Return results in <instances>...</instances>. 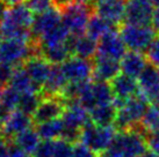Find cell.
Returning <instances> with one entry per match:
<instances>
[{
    "label": "cell",
    "mask_w": 159,
    "mask_h": 157,
    "mask_svg": "<svg viewBox=\"0 0 159 157\" xmlns=\"http://www.w3.org/2000/svg\"><path fill=\"white\" fill-rule=\"evenodd\" d=\"M34 19V13L25 2L9 6V8L6 11L2 22L0 23L1 34L7 39H16L26 43H33L35 42L31 34Z\"/></svg>",
    "instance_id": "1"
},
{
    "label": "cell",
    "mask_w": 159,
    "mask_h": 157,
    "mask_svg": "<svg viewBox=\"0 0 159 157\" xmlns=\"http://www.w3.org/2000/svg\"><path fill=\"white\" fill-rule=\"evenodd\" d=\"M116 134L114 126H98L89 120L81 128L79 141L98 156H102L111 149Z\"/></svg>",
    "instance_id": "2"
},
{
    "label": "cell",
    "mask_w": 159,
    "mask_h": 157,
    "mask_svg": "<svg viewBox=\"0 0 159 157\" xmlns=\"http://www.w3.org/2000/svg\"><path fill=\"white\" fill-rule=\"evenodd\" d=\"M35 54H40L36 42L26 43L16 39L5 38L0 43V64L19 67Z\"/></svg>",
    "instance_id": "3"
},
{
    "label": "cell",
    "mask_w": 159,
    "mask_h": 157,
    "mask_svg": "<svg viewBox=\"0 0 159 157\" xmlns=\"http://www.w3.org/2000/svg\"><path fill=\"white\" fill-rule=\"evenodd\" d=\"M149 103L141 95L125 100L120 109H117V116L115 119L114 127L116 131H128L139 126L142 118L149 108Z\"/></svg>",
    "instance_id": "4"
},
{
    "label": "cell",
    "mask_w": 159,
    "mask_h": 157,
    "mask_svg": "<svg viewBox=\"0 0 159 157\" xmlns=\"http://www.w3.org/2000/svg\"><path fill=\"white\" fill-rule=\"evenodd\" d=\"M62 21L72 36L85 35L89 19L92 18V8L87 4L70 2L59 8Z\"/></svg>",
    "instance_id": "5"
},
{
    "label": "cell",
    "mask_w": 159,
    "mask_h": 157,
    "mask_svg": "<svg viewBox=\"0 0 159 157\" xmlns=\"http://www.w3.org/2000/svg\"><path fill=\"white\" fill-rule=\"evenodd\" d=\"M120 35L127 49L130 51H146L157 37V32L151 26H137L124 23L120 28Z\"/></svg>",
    "instance_id": "6"
},
{
    "label": "cell",
    "mask_w": 159,
    "mask_h": 157,
    "mask_svg": "<svg viewBox=\"0 0 159 157\" xmlns=\"http://www.w3.org/2000/svg\"><path fill=\"white\" fill-rule=\"evenodd\" d=\"M111 149L127 154L133 157H141L148 151L146 135L138 126L133 129L117 132Z\"/></svg>",
    "instance_id": "7"
},
{
    "label": "cell",
    "mask_w": 159,
    "mask_h": 157,
    "mask_svg": "<svg viewBox=\"0 0 159 157\" xmlns=\"http://www.w3.org/2000/svg\"><path fill=\"white\" fill-rule=\"evenodd\" d=\"M139 86V95L151 105L159 106V70L148 64L145 70L137 78Z\"/></svg>",
    "instance_id": "8"
},
{
    "label": "cell",
    "mask_w": 159,
    "mask_h": 157,
    "mask_svg": "<svg viewBox=\"0 0 159 157\" xmlns=\"http://www.w3.org/2000/svg\"><path fill=\"white\" fill-rule=\"evenodd\" d=\"M65 108H66V102L63 97H43L40 105L36 109L35 113L31 117L33 121L36 125H40L45 121L62 118Z\"/></svg>",
    "instance_id": "9"
},
{
    "label": "cell",
    "mask_w": 159,
    "mask_h": 157,
    "mask_svg": "<svg viewBox=\"0 0 159 157\" xmlns=\"http://www.w3.org/2000/svg\"><path fill=\"white\" fill-rule=\"evenodd\" d=\"M61 67L69 82H87L93 78V62L91 60L72 56Z\"/></svg>",
    "instance_id": "10"
},
{
    "label": "cell",
    "mask_w": 159,
    "mask_h": 157,
    "mask_svg": "<svg viewBox=\"0 0 159 157\" xmlns=\"http://www.w3.org/2000/svg\"><path fill=\"white\" fill-rule=\"evenodd\" d=\"M127 53V46L116 30H111L98 42L97 56L121 61Z\"/></svg>",
    "instance_id": "11"
},
{
    "label": "cell",
    "mask_w": 159,
    "mask_h": 157,
    "mask_svg": "<svg viewBox=\"0 0 159 157\" xmlns=\"http://www.w3.org/2000/svg\"><path fill=\"white\" fill-rule=\"evenodd\" d=\"M153 5L151 1L143 0H128L125 5L124 21L129 24L150 26L152 21Z\"/></svg>",
    "instance_id": "12"
},
{
    "label": "cell",
    "mask_w": 159,
    "mask_h": 157,
    "mask_svg": "<svg viewBox=\"0 0 159 157\" xmlns=\"http://www.w3.org/2000/svg\"><path fill=\"white\" fill-rule=\"evenodd\" d=\"M125 0H93L95 14L106 19L111 24H120L124 20Z\"/></svg>",
    "instance_id": "13"
},
{
    "label": "cell",
    "mask_w": 159,
    "mask_h": 157,
    "mask_svg": "<svg viewBox=\"0 0 159 157\" xmlns=\"http://www.w3.org/2000/svg\"><path fill=\"white\" fill-rule=\"evenodd\" d=\"M65 128L73 131H81V128L91 120L89 110L78 100L66 102V108L62 116Z\"/></svg>",
    "instance_id": "14"
},
{
    "label": "cell",
    "mask_w": 159,
    "mask_h": 157,
    "mask_svg": "<svg viewBox=\"0 0 159 157\" xmlns=\"http://www.w3.org/2000/svg\"><path fill=\"white\" fill-rule=\"evenodd\" d=\"M62 22V14L58 7H53L44 13L39 14L35 16L31 26V34L34 40L36 42L40 37H42L48 31L52 30L55 27L61 24Z\"/></svg>",
    "instance_id": "15"
},
{
    "label": "cell",
    "mask_w": 159,
    "mask_h": 157,
    "mask_svg": "<svg viewBox=\"0 0 159 157\" xmlns=\"http://www.w3.org/2000/svg\"><path fill=\"white\" fill-rule=\"evenodd\" d=\"M33 124L34 121L31 116L23 113L20 110H15L7 118V120L1 125L2 134L7 140L12 141L18 134L27 131L28 128H31Z\"/></svg>",
    "instance_id": "16"
},
{
    "label": "cell",
    "mask_w": 159,
    "mask_h": 157,
    "mask_svg": "<svg viewBox=\"0 0 159 157\" xmlns=\"http://www.w3.org/2000/svg\"><path fill=\"white\" fill-rule=\"evenodd\" d=\"M121 74V61L95 56L93 61V80L111 83Z\"/></svg>",
    "instance_id": "17"
},
{
    "label": "cell",
    "mask_w": 159,
    "mask_h": 157,
    "mask_svg": "<svg viewBox=\"0 0 159 157\" xmlns=\"http://www.w3.org/2000/svg\"><path fill=\"white\" fill-rule=\"evenodd\" d=\"M22 66L34 83L40 89H42L43 84L48 80L52 65L45 60L41 54H35L29 58Z\"/></svg>",
    "instance_id": "18"
},
{
    "label": "cell",
    "mask_w": 159,
    "mask_h": 157,
    "mask_svg": "<svg viewBox=\"0 0 159 157\" xmlns=\"http://www.w3.org/2000/svg\"><path fill=\"white\" fill-rule=\"evenodd\" d=\"M114 97L121 100H128L139 95V86L137 78L121 73L111 82Z\"/></svg>",
    "instance_id": "19"
},
{
    "label": "cell",
    "mask_w": 159,
    "mask_h": 157,
    "mask_svg": "<svg viewBox=\"0 0 159 157\" xmlns=\"http://www.w3.org/2000/svg\"><path fill=\"white\" fill-rule=\"evenodd\" d=\"M67 43H69L72 56H75V57L86 59V60H91L92 58L97 56V40L91 38L89 35L71 36Z\"/></svg>",
    "instance_id": "20"
},
{
    "label": "cell",
    "mask_w": 159,
    "mask_h": 157,
    "mask_svg": "<svg viewBox=\"0 0 159 157\" xmlns=\"http://www.w3.org/2000/svg\"><path fill=\"white\" fill-rule=\"evenodd\" d=\"M67 83H69V81L63 73L61 65H52L48 80L45 81V83L41 89V94L43 97L62 96Z\"/></svg>",
    "instance_id": "21"
},
{
    "label": "cell",
    "mask_w": 159,
    "mask_h": 157,
    "mask_svg": "<svg viewBox=\"0 0 159 157\" xmlns=\"http://www.w3.org/2000/svg\"><path fill=\"white\" fill-rule=\"evenodd\" d=\"M148 64L149 61L146 59V56L142 52L129 51L121 60V73L134 78H138Z\"/></svg>",
    "instance_id": "22"
},
{
    "label": "cell",
    "mask_w": 159,
    "mask_h": 157,
    "mask_svg": "<svg viewBox=\"0 0 159 157\" xmlns=\"http://www.w3.org/2000/svg\"><path fill=\"white\" fill-rule=\"evenodd\" d=\"M89 119L98 126H114L115 119L117 116V108L114 103L100 104L94 106L89 111Z\"/></svg>",
    "instance_id": "23"
},
{
    "label": "cell",
    "mask_w": 159,
    "mask_h": 157,
    "mask_svg": "<svg viewBox=\"0 0 159 157\" xmlns=\"http://www.w3.org/2000/svg\"><path fill=\"white\" fill-rule=\"evenodd\" d=\"M9 86L18 92H20L21 95L28 94V92H41V89L34 83L26 70L23 68V66H19L14 68Z\"/></svg>",
    "instance_id": "24"
},
{
    "label": "cell",
    "mask_w": 159,
    "mask_h": 157,
    "mask_svg": "<svg viewBox=\"0 0 159 157\" xmlns=\"http://www.w3.org/2000/svg\"><path fill=\"white\" fill-rule=\"evenodd\" d=\"M71 34L66 26L64 23L58 24L52 30L48 31L47 34L40 37L36 40V44L39 49L40 48H49V46H55V45H61V44H65L69 42L71 37Z\"/></svg>",
    "instance_id": "25"
},
{
    "label": "cell",
    "mask_w": 159,
    "mask_h": 157,
    "mask_svg": "<svg viewBox=\"0 0 159 157\" xmlns=\"http://www.w3.org/2000/svg\"><path fill=\"white\" fill-rule=\"evenodd\" d=\"M39 52L51 65H62L63 62H65L72 54L69 43L49 46V48H40Z\"/></svg>",
    "instance_id": "26"
},
{
    "label": "cell",
    "mask_w": 159,
    "mask_h": 157,
    "mask_svg": "<svg viewBox=\"0 0 159 157\" xmlns=\"http://www.w3.org/2000/svg\"><path fill=\"white\" fill-rule=\"evenodd\" d=\"M12 142H14L25 153L31 156L41 143V136L39 135L36 128H28L27 131L18 134L12 140Z\"/></svg>",
    "instance_id": "27"
},
{
    "label": "cell",
    "mask_w": 159,
    "mask_h": 157,
    "mask_svg": "<svg viewBox=\"0 0 159 157\" xmlns=\"http://www.w3.org/2000/svg\"><path fill=\"white\" fill-rule=\"evenodd\" d=\"M64 129H65V125L62 118L36 125V131L42 140H52L53 141V140L62 139Z\"/></svg>",
    "instance_id": "28"
},
{
    "label": "cell",
    "mask_w": 159,
    "mask_h": 157,
    "mask_svg": "<svg viewBox=\"0 0 159 157\" xmlns=\"http://www.w3.org/2000/svg\"><path fill=\"white\" fill-rule=\"evenodd\" d=\"M111 22H108L106 19L101 18L98 14H93L92 18L89 19V26H87V30H86V35H89L91 38L99 40V39L103 37L107 32L113 30Z\"/></svg>",
    "instance_id": "29"
},
{
    "label": "cell",
    "mask_w": 159,
    "mask_h": 157,
    "mask_svg": "<svg viewBox=\"0 0 159 157\" xmlns=\"http://www.w3.org/2000/svg\"><path fill=\"white\" fill-rule=\"evenodd\" d=\"M139 127L144 134H150L159 131V106L149 105L139 122Z\"/></svg>",
    "instance_id": "30"
},
{
    "label": "cell",
    "mask_w": 159,
    "mask_h": 157,
    "mask_svg": "<svg viewBox=\"0 0 159 157\" xmlns=\"http://www.w3.org/2000/svg\"><path fill=\"white\" fill-rule=\"evenodd\" d=\"M43 96L41 92H28V94H22L20 97V102L18 105V110L22 111L23 113L29 114L33 117L35 113L37 106L40 105L41 100Z\"/></svg>",
    "instance_id": "31"
},
{
    "label": "cell",
    "mask_w": 159,
    "mask_h": 157,
    "mask_svg": "<svg viewBox=\"0 0 159 157\" xmlns=\"http://www.w3.org/2000/svg\"><path fill=\"white\" fill-rule=\"evenodd\" d=\"M75 144L64 139L55 140V155L53 157H73Z\"/></svg>",
    "instance_id": "32"
},
{
    "label": "cell",
    "mask_w": 159,
    "mask_h": 157,
    "mask_svg": "<svg viewBox=\"0 0 159 157\" xmlns=\"http://www.w3.org/2000/svg\"><path fill=\"white\" fill-rule=\"evenodd\" d=\"M27 5L33 13L39 15L56 7V1L55 0H27Z\"/></svg>",
    "instance_id": "33"
},
{
    "label": "cell",
    "mask_w": 159,
    "mask_h": 157,
    "mask_svg": "<svg viewBox=\"0 0 159 157\" xmlns=\"http://www.w3.org/2000/svg\"><path fill=\"white\" fill-rule=\"evenodd\" d=\"M55 155V140H42L35 153L31 157H53Z\"/></svg>",
    "instance_id": "34"
},
{
    "label": "cell",
    "mask_w": 159,
    "mask_h": 157,
    "mask_svg": "<svg viewBox=\"0 0 159 157\" xmlns=\"http://www.w3.org/2000/svg\"><path fill=\"white\" fill-rule=\"evenodd\" d=\"M145 52L146 59L149 61V64L159 68V35L151 43V45L149 46V49L146 50Z\"/></svg>",
    "instance_id": "35"
},
{
    "label": "cell",
    "mask_w": 159,
    "mask_h": 157,
    "mask_svg": "<svg viewBox=\"0 0 159 157\" xmlns=\"http://www.w3.org/2000/svg\"><path fill=\"white\" fill-rule=\"evenodd\" d=\"M14 67L5 64H0V90L7 87L13 75Z\"/></svg>",
    "instance_id": "36"
},
{
    "label": "cell",
    "mask_w": 159,
    "mask_h": 157,
    "mask_svg": "<svg viewBox=\"0 0 159 157\" xmlns=\"http://www.w3.org/2000/svg\"><path fill=\"white\" fill-rule=\"evenodd\" d=\"M98 155L81 142H77L73 146V157H97Z\"/></svg>",
    "instance_id": "37"
},
{
    "label": "cell",
    "mask_w": 159,
    "mask_h": 157,
    "mask_svg": "<svg viewBox=\"0 0 159 157\" xmlns=\"http://www.w3.org/2000/svg\"><path fill=\"white\" fill-rule=\"evenodd\" d=\"M146 141H148V148L150 149V151L159 156V131L146 134Z\"/></svg>",
    "instance_id": "38"
},
{
    "label": "cell",
    "mask_w": 159,
    "mask_h": 157,
    "mask_svg": "<svg viewBox=\"0 0 159 157\" xmlns=\"http://www.w3.org/2000/svg\"><path fill=\"white\" fill-rule=\"evenodd\" d=\"M151 24H152V28L156 30V32L159 34V7H155V8H153Z\"/></svg>",
    "instance_id": "39"
},
{
    "label": "cell",
    "mask_w": 159,
    "mask_h": 157,
    "mask_svg": "<svg viewBox=\"0 0 159 157\" xmlns=\"http://www.w3.org/2000/svg\"><path fill=\"white\" fill-rule=\"evenodd\" d=\"M102 157H133V156H129L127 154L120 153V151L114 150V149H109L105 155H102Z\"/></svg>",
    "instance_id": "40"
},
{
    "label": "cell",
    "mask_w": 159,
    "mask_h": 157,
    "mask_svg": "<svg viewBox=\"0 0 159 157\" xmlns=\"http://www.w3.org/2000/svg\"><path fill=\"white\" fill-rule=\"evenodd\" d=\"M6 11H7V5L5 4L2 0H0V23L2 22V19H4L5 14H6Z\"/></svg>",
    "instance_id": "41"
},
{
    "label": "cell",
    "mask_w": 159,
    "mask_h": 157,
    "mask_svg": "<svg viewBox=\"0 0 159 157\" xmlns=\"http://www.w3.org/2000/svg\"><path fill=\"white\" fill-rule=\"evenodd\" d=\"M7 6H14V5L22 4L25 0H2Z\"/></svg>",
    "instance_id": "42"
},
{
    "label": "cell",
    "mask_w": 159,
    "mask_h": 157,
    "mask_svg": "<svg viewBox=\"0 0 159 157\" xmlns=\"http://www.w3.org/2000/svg\"><path fill=\"white\" fill-rule=\"evenodd\" d=\"M71 2H77V4H87L89 5V2L91 1H93V0H70Z\"/></svg>",
    "instance_id": "43"
},
{
    "label": "cell",
    "mask_w": 159,
    "mask_h": 157,
    "mask_svg": "<svg viewBox=\"0 0 159 157\" xmlns=\"http://www.w3.org/2000/svg\"><path fill=\"white\" fill-rule=\"evenodd\" d=\"M141 157H159L158 155H156L155 153H152V151H146L144 155H142Z\"/></svg>",
    "instance_id": "44"
},
{
    "label": "cell",
    "mask_w": 159,
    "mask_h": 157,
    "mask_svg": "<svg viewBox=\"0 0 159 157\" xmlns=\"http://www.w3.org/2000/svg\"><path fill=\"white\" fill-rule=\"evenodd\" d=\"M150 1L155 7H159V0H150Z\"/></svg>",
    "instance_id": "45"
},
{
    "label": "cell",
    "mask_w": 159,
    "mask_h": 157,
    "mask_svg": "<svg viewBox=\"0 0 159 157\" xmlns=\"http://www.w3.org/2000/svg\"><path fill=\"white\" fill-rule=\"evenodd\" d=\"M2 37H4V36H2V34H1V30H0V43L2 42Z\"/></svg>",
    "instance_id": "46"
},
{
    "label": "cell",
    "mask_w": 159,
    "mask_h": 157,
    "mask_svg": "<svg viewBox=\"0 0 159 157\" xmlns=\"http://www.w3.org/2000/svg\"><path fill=\"white\" fill-rule=\"evenodd\" d=\"M143 1H150V0H143Z\"/></svg>",
    "instance_id": "47"
}]
</instances>
